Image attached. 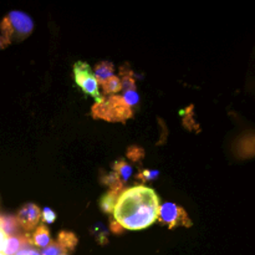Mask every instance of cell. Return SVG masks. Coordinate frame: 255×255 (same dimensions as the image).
I'll return each mask as SVG.
<instances>
[{
  "label": "cell",
  "mask_w": 255,
  "mask_h": 255,
  "mask_svg": "<svg viewBox=\"0 0 255 255\" xmlns=\"http://www.w3.org/2000/svg\"><path fill=\"white\" fill-rule=\"evenodd\" d=\"M159 198L146 186L131 187L122 192L114 209V219L128 231L148 228L158 218Z\"/></svg>",
  "instance_id": "obj_1"
},
{
  "label": "cell",
  "mask_w": 255,
  "mask_h": 255,
  "mask_svg": "<svg viewBox=\"0 0 255 255\" xmlns=\"http://www.w3.org/2000/svg\"><path fill=\"white\" fill-rule=\"evenodd\" d=\"M34 29V21L25 12L19 10H12L2 17L0 22L1 36L9 41V44H15L30 36Z\"/></svg>",
  "instance_id": "obj_2"
},
{
  "label": "cell",
  "mask_w": 255,
  "mask_h": 255,
  "mask_svg": "<svg viewBox=\"0 0 255 255\" xmlns=\"http://www.w3.org/2000/svg\"><path fill=\"white\" fill-rule=\"evenodd\" d=\"M91 115L96 120H104L107 122H125L133 116V111L126 104L124 97L114 95L104 99L99 104L92 106Z\"/></svg>",
  "instance_id": "obj_3"
},
{
  "label": "cell",
  "mask_w": 255,
  "mask_h": 255,
  "mask_svg": "<svg viewBox=\"0 0 255 255\" xmlns=\"http://www.w3.org/2000/svg\"><path fill=\"white\" fill-rule=\"evenodd\" d=\"M74 76L75 82L81 89L84 94L89 95L90 97L96 101V104L104 100L101 92L99 90V82H97L95 74L92 72L91 67L87 62L77 61L74 65Z\"/></svg>",
  "instance_id": "obj_4"
},
{
  "label": "cell",
  "mask_w": 255,
  "mask_h": 255,
  "mask_svg": "<svg viewBox=\"0 0 255 255\" xmlns=\"http://www.w3.org/2000/svg\"><path fill=\"white\" fill-rule=\"evenodd\" d=\"M158 222L168 229H174L177 227H192V221L186 209L174 203H163L159 206Z\"/></svg>",
  "instance_id": "obj_5"
},
{
  "label": "cell",
  "mask_w": 255,
  "mask_h": 255,
  "mask_svg": "<svg viewBox=\"0 0 255 255\" xmlns=\"http://www.w3.org/2000/svg\"><path fill=\"white\" fill-rule=\"evenodd\" d=\"M19 227L24 232L34 231L37 228V224L41 221V209L34 203H26L19 209L16 216Z\"/></svg>",
  "instance_id": "obj_6"
},
{
  "label": "cell",
  "mask_w": 255,
  "mask_h": 255,
  "mask_svg": "<svg viewBox=\"0 0 255 255\" xmlns=\"http://www.w3.org/2000/svg\"><path fill=\"white\" fill-rule=\"evenodd\" d=\"M26 238L30 241V244L37 248H45L51 243V236L49 229L45 226H39L32 234H25Z\"/></svg>",
  "instance_id": "obj_7"
},
{
  "label": "cell",
  "mask_w": 255,
  "mask_h": 255,
  "mask_svg": "<svg viewBox=\"0 0 255 255\" xmlns=\"http://www.w3.org/2000/svg\"><path fill=\"white\" fill-rule=\"evenodd\" d=\"M0 231H1L6 237L19 236L20 227L16 221V217L11 216V214L0 216Z\"/></svg>",
  "instance_id": "obj_8"
},
{
  "label": "cell",
  "mask_w": 255,
  "mask_h": 255,
  "mask_svg": "<svg viewBox=\"0 0 255 255\" xmlns=\"http://www.w3.org/2000/svg\"><path fill=\"white\" fill-rule=\"evenodd\" d=\"M122 194V191H110L105 193L100 199V208L104 213L111 214L114 213V209L116 207L117 201H119L120 196Z\"/></svg>",
  "instance_id": "obj_9"
},
{
  "label": "cell",
  "mask_w": 255,
  "mask_h": 255,
  "mask_svg": "<svg viewBox=\"0 0 255 255\" xmlns=\"http://www.w3.org/2000/svg\"><path fill=\"white\" fill-rule=\"evenodd\" d=\"M120 76H121L120 80H121L122 92L133 91V90H136V82H134L133 71L129 69L128 65L125 64L120 67Z\"/></svg>",
  "instance_id": "obj_10"
},
{
  "label": "cell",
  "mask_w": 255,
  "mask_h": 255,
  "mask_svg": "<svg viewBox=\"0 0 255 255\" xmlns=\"http://www.w3.org/2000/svg\"><path fill=\"white\" fill-rule=\"evenodd\" d=\"M77 243H79V239H77V237L72 232L61 231L59 236H57V244L61 247L65 253L74 251L76 248Z\"/></svg>",
  "instance_id": "obj_11"
},
{
  "label": "cell",
  "mask_w": 255,
  "mask_h": 255,
  "mask_svg": "<svg viewBox=\"0 0 255 255\" xmlns=\"http://www.w3.org/2000/svg\"><path fill=\"white\" fill-rule=\"evenodd\" d=\"M95 77H96L97 82L102 84L104 81H106L107 79H110L111 76H114L115 66L112 62L110 61H100L99 64L95 66L94 70Z\"/></svg>",
  "instance_id": "obj_12"
},
{
  "label": "cell",
  "mask_w": 255,
  "mask_h": 255,
  "mask_svg": "<svg viewBox=\"0 0 255 255\" xmlns=\"http://www.w3.org/2000/svg\"><path fill=\"white\" fill-rule=\"evenodd\" d=\"M112 169H114L115 173L119 174L120 179L122 181V183L126 184L128 182V179L132 176V167L127 163L125 159H117L114 164H112Z\"/></svg>",
  "instance_id": "obj_13"
},
{
  "label": "cell",
  "mask_w": 255,
  "mask_h": 255,
  "mask_svg": "<svg viewBox=\"0 0 255 255\" xmlns=\"http://www.w3.org/2000/svg\"><path fill=\"white\" fill-rule=\"evenodd\" d=\"M101 183L109 187L111 191H125V184L120 179L119 174L115 173V172H111V173H107L104 177H101Z\"/></svg>",
  "instance_id": "obj_14"
},
{
  "label": "cell",
  "mask_w": 255,
  "mask_h": 255,
  "mask_svg": "<svg viewBox=\"0 0 255 255\" xmlns=\"http://www.w3.org/2000/svg\"><path fill=\"white\" fill-rule=\"evenodd\" d=\"M100 85H101L102 91H104L105 95L114 96V95H117L121 91V80H120V77L115 76V75Z\"/></svg>",
  "instance_id": "obj_15"
},
{
  "label": "cell",
  "mask_w": 255,
  "mask_h": 255,
  "mask_svg": "<svg viewBox=\"0 0 255 255\" xmlns=\"http://www.w3.org/2000/svg\"><path fill=\"white\" fill-rule=\"evenodd\" d=\"M91 234L96 239L97 243L101 244V246L109 243V229L101 222H97L91 227Z\"/></svg>",
  "instance_id": "obj_16"
},
{
  "label": "cell",
  "mask_w": 255,
  "mask_h": 255,
  "mask_svg": "<svg viewBox=\"0 0 255 255\" xmlns=\"http://www.w3.org/2000/svg\"><path fill=\"white\" fill-rule=\"evenodd\" d=\"M158 176V171H154V169H142L136 176V181H138L139 183H146V182L154 181Z\"/></svg>",
  "instance_id": "obj_17"
},
{
  "label": "cell",
  "mask_w": 255,
  "mask_h": 255,
  "mask_svg": "<svg viewBox=\"0 0 255 255\" xmlns=\"http://www.w3.org/2000/svg\"><path fill=\"white\" fill-rule=\"evenodd\" d=\"M144 152L141 147L137 146H131L128 149H127V157L129 159H132L133 162H141V159L143 158Z\"/></svg>",
  "instance_id": "obj_18"
},
{
  "label": "cell",
  "mask_w": 255,
  "mask_h": 255,
  "mask_svg": "<svg viewBox=\"0 0 255 255\" xmlns=\"http://www.w3.org/2000/svg\"><path fill=\"white\" fill-rule=\"evenodd\" d=\"M62 254H65V252L62 251V248L59 246V244L54 243V242H51L49 246L45 247V248L41 251V253H40V255H62Z\"/></svg>",
  "instance_id": "obj_19"
},
{
  "label": "cell",
  "mask_w": 255,
  "mask_h": 255,
  "mask_svg": "<svg viewBox=\"0 0 255 255\" xmlns=\"http://www.w3.org/2000/svg\"><path fill=\"white\" fill-rule=\"evenodd\" d=\"M122 97H124V100L126 101V104L128 105L129 107H133L136 106L137 104H138L139 101V96L138 94H137L136 91H127V92H124V95H122Z\"/></svg>",
  "instance_id": "obj_20"
},
{
  "label": "cell",
  "mask_w": 255,
  "mask_h": 255,
  "mask_svg": "<svg viewBox=\"0 0 255 255\" xmlns=\"http://www.w3.org/2000/svg\"><path fill=\"white\" fill-rule=\"evenodd\" d=\"M55 219H56V214H55V212L52 211V209L45 208L44 211L41 212V221L44 222V223L51 224L54 223Z\"/></svg>",
  "instance_id": "obj_21"
},
{
  "label": "cell",
  "mask_w": 255,
  "mask_h": 255,
  "mask_svg": "<svg viewBox=\"0 0 255 255\" xmlns=\"http://www.w3.org/2000/svg\"><path fill=\"white\" fill-rule=\"evenodd\" d=\"M110 229H111L112 233H115V234H121L122 232L125 231L124 227H122L121 224L117 223V222L115 221V219H112L111 223H110Z\"/></svg>",
  "instance_id": "obj_22"
},
{
  "label": "cell",
  "mask_w": 255,
  "mask_h": 255,
  "mask_svg": "<svg viewBox=\"0 0 255 255\" xmlns=\"http://www.w3.org/2000/svg\"><path fill=\"white\" fill-rule=\"evenodd\" d=\"M15 255H40V253L37 251H35V249L31 248H24V249H20L19 252H17Z\"/></svg>",
  "instance_id": "obj_23"
},
{
  "label": "cell",
  "mask_w": 255,
  "mask_h": 255,
  "mask_svg": "<svg viewBox=\"0 0 255 255\" xmlns=\"http://www.w3.org/2000/svg\"><path fill=\"white\" fill-rule=\"evenodd\" d=\"M9 41H7L6 39H4V37L1 36V35H0V50H2V49H5V47L6 46H9Z\"/></svg>",
  "instance_id": "obj_24"
},
{
  "label": "cell",
  "mask_w": 255,
  "mask_h": 255,
  "mask_svg": "<svg viewBox=\"0 0 255 255\" xmlns=\"http://www.w3.org/2000/svg\"><path fill=\"white\" fill-rule=\"evenodd\" d=\"M62 255H67V254H62Z\"/></svg>",
  "instance_id": "obj_25"
}]
</instances>
